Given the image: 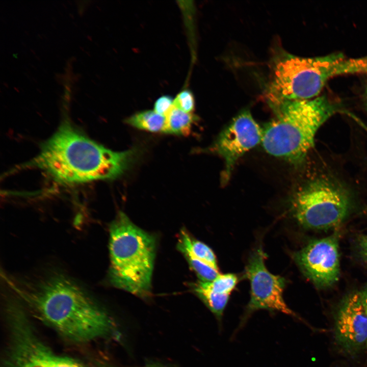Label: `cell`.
<instances>
[{
  "label": "cell",
  "mask_w": 367,
  "mask_h": 367,
  "mask_svg": "<svg viewBox=\"0 0 367 367\" xmlns=\"http://www.w3.org/2000/svg\"><path fill=\"white\" fill-rule=\"evenodd\" d=\"M137 150L106 148L63 123L42 145L32 164L57 181L77 184L115 179L134 163Z\"/></svg>",
  "instance_id": "6da1fadb"
},
{
  "label": "cell",
  "mask_w": 367,
  "mask_h": 367,
  "mask_svg": "<svg viewBox=\"0 0 367 367\" xmlns=\"http://www.w3.org/2000/svg\"><path fill=\"white\" fill-rule=\"evenodd\" d=\"M11 285L46 322L69 338L88 341L112 332L108 314L63 275L53 274L23 287Z\"/></svg>",
  "instance_id": "7a4b0ae2"
},
{
  "label": "cell",
  "mask_w": 367,
  "mask_h": 367,
  "mask_svg": "<svg viewBox=\"0 0 367 367\" xmlns=\"http://www.w3.org/2000/svg\"><path fill=\"white\" fill-rule=\"evenodd\" d=\"M271 106L276 115L263 129V148L268 153L295 164L304 159L314 145L317 131L337 110L325 96Z\"/></svg>",
  "instance_id": "3957f363"
},
{
  "label": "cell",
  "mask_w": 367,
  "mask_h": 367,
  "mask_svg": "<svg viewBox=\"0 0 367 367\" xmlns=\"http://www.w3.org/2000/svg\"><path fill=\"white\" fill-rule=\"evenodd\" d=\"M359 73H367V57L348 58L341 53L314 58L285 55L275 64L268 99L271 106L312 99L331 77Z\"/></svg>",
  "instance_id": "277c9868"
},
{
  "label": "cell",
  "mask_w": 367,
  "mask_h": 367,
  "mask_svg": "<svg viewBox=\"0 0 367 367\" xmlns=\"http://www.w3.org/2000/svg\"><path fill=\"white\" fill-rule=\"evenodd\" d=\"M109 241L110 283L146 299L150 295L156 247L154 237L120 212L111 223Z\"/></svg>",
  "instance_id": "5b68a950"
},
{
  "label": "cell",
  "mask_w": 367,
  "mask_h": 367,
  "mask_svg": "<svg viewBox=\"0 0 367 367\" xmlns=\"http://www.w3.org/2000/svg\"><path fill=\"white\" fill-rule=\"evenodd\" d=\"M347 192L334 181L320 177L303 186L292 199L293 216L306 228L335 227L347 217L350 208Z\"/></svg>",
  "instance_id": "8992f818"
},
{
  "label": "cell",
  "mask_w": 367,
  "mask_h": 367,
  "mask_svg": "<svg viewBox=\"0 0 367 367\" xmlns=\"http://www.w3.org/2000/svg\"><path fill=\"white\" fill-rule=\"evenodd\" d=\"M266 254L261 247L251 255L245 270L250 283V299L241 317L237 330L246 324L255 311L265 309L297 317L284 301V279L270 273L265 264Z\"/></svg>",
  "instance_id": "52a82bcc"
},
{
  "label": "cell",
  "mask_w": 367,
  "mask_h": 367,
  "mask_svg": "<svg viewBox=\"0 0 367 367\" xmlns=\"http://www.w3.org/2000/svg\"><path fill=\"white\" fill-rule=\"evenodd\" d=\"M12 316V343L5 367H90L57 354L37 337L19 312Z\"/></svg>",
  "instance_id": "ba28073f"
},
{
  "label": "cell",
  "mask_w": 367,
  "mask_h": 367,
  "mask_svg": "<svg viewBox=\"0 0 367 367\" xmlns=\"http://www.w3.org/2000/svg\"><path fill=\"white\" fill-rule=\"evenodd\" d=\"M262 137L263 129L249 111L238 115L222 131L209 150L224 161L222 184L227 182L239 159L261 142Z\"/></svg>",
  "instance_id": "9c48e42d"
},
{
  "label": "cell",
  "mask_w": 367,
  "mask_h": 367,
  "mask_svg": "<svg viewBox=\"0 0 367 367\" xmlns=\"http://www.w3.org/2000/svg\"><path fill=\"white\" fill-rule=\"evenodd\" d=\"M294 258L302 272L318 287L330 286L338 279V244L334 235L310 242L295 253Z\"/></svg>",
  "instance_id": "30bf717a"
},
{
  "label": "cell",
  "mask_w": 367,
  "mask_h": 367,
  "mask_svg": "<svg viewBox=\"0 0 367 367\" xmlns=\"http://www.w3.org/2000/svg\"><path fill=\"white\" fill-rule=\"evenodd\" d=\"M336 335L338 341L347 347L367 346V313L359 293L350 295L339 308Z\"/></svg>",
  "instance_id": "8fae6325"
},
{
  "label": "cell",
  "mask_w": 367,
  "mask_h": 367,
  "mask_svg": "<svg viewBox=\"0 0 367 367\" xmlns=\"http://www.w3.org/2000/svg\"><path fill=\"white\" fill-rule=\"evenodd\" d=\"M193 289L220 325L230 295L217 293L207 288L204 282L200 280L193 284Z\"/></svg>",
  "instance_id": "7c38bea8"
},
{
  "label": "cell",
  "mask_w": 367,
  "mask_h": 367,
  "mask_svg": "<svg viewBox=\"0 0 367 367\" xmlns=\"http://www.w3.org/2000/svg\"><path fill=\"white\" fill-rule=\"evenodd\" d=\"M197 118L192 113H188L173 107L166 116L164 133L179 136H188Z\"/></svg>",
  "instance_id": "4fadbf2b"
},
{
  "label": "cell",
  "mask_w": 367,
  "mask_h": 367,
  "mask_svg": "<svg viewBox=\"0 0 367 367\" xmlns=\"http://www.w3.org/2000/svg\"><path fill=\"white\" fill-rule=\"evenodd\" d=\"M127 124L137 128L150 132L164 133L166 125V117L154 110L138 112L126 120Z\"/></svg>",
  "instance_id": "5bb4252c"
},
{
  "label": "cell",
  "mask_w": 367,
  "mask_h": 367,
  "mask_svg": "<svg viewBox=\"0 0 367 367\" xmlns=\"http://www.w3.org/2000/svg\"><path fill=\"white\" fill-rule=\"evenodd\" d=\"M178 249L182 252L192 269L195 271L200 281H212L219 275V270L194 257L185 247L177 245Z\"/></svg>",
  "instance_id": "9a60e30c"
},
{
  "label": "cell",
  "mask_w": 367,
  "mask_h": 367,
  "mask_svg": "<svg viewBox=\"0 0 367 367\" xmlns=\"http://www.w3.org/2000/svg\"><path fill=\"white\" fill-rule=\"evenodd\" d=\"M237 282L238 277L236 275L228 273L219 274L213 281L204 283L207 288L217 293L230 295L235 288Z\"/></svg>",
  "instance_id": "2e32d148"
},
{
  "label": "cell",
  "mask_w": 367,
  "mask_h": 367,
  "mask_svg": "<svg viewBox=\"0 0 367 367\" xmlns=\"http://www.w3.org/2000/svg\"><path fill=\"white\" fill-rule=\"evenodd\" d=\"M173 106L182 111L192 113L195 107V99L192 92L188 89L180 91L174 99Z\"/></svg>",
  "instance_id": "e0dca14e"
},
{
  "label": "cell",
  "mask_w": 367,
  "mask_h": 367,
  "mask_svg": "<svg viewBox=\"0 0 367 367\" xmlns=\"http://www.w3.org/2000/svg\"><path fill=\"white\" fill-rule=\"evenodd\" d=\"M174 99L169 95H162L159 97L154 104V111L166 117L173 107Z\"/></svg>",
  "instance_id": "ac0fdd59"
},
{
  "label": "cell",
  "mask_w": 367,
  "mask_h": 367,
  "mask_svg": "<svg viewBox=\"0 0 367 367\" xmlns=\"http://www.w3.org/2000/svg\"><path fill=\"white\" fill-rule=\"evenodd\" d=\"M359 243L361 252L367 258V235H362L359 239Z\"/></svg>",
  "instance_id": "d6986e66"
},
{
  "label": "cell",
  "mask_w": 367,
  "mask_h": 367,
  "mask_svg": "<svg viewBox=\"0 0 367 367\" xmlns=\"http://www.w3.org/2000/svg\"><path fill=\"white\" fill-rule=\"evenodd\" d=\"M142 367H174L171 364L159 361H151L145 363Z\"/></svg>",
  "instance_id": "ffe728a7"
},
{
  "label": "cell",
  "mask_w": 367,
  "mask_h": 367,
  "mask_svg": "<svg viewBox=\"0 0 367 367\" xmlns=\"http://www.w3.org/2000/svg\"><path fill=\"white\" fill-rule=\"evenodd\" d=\"M359 293L367 313V285Z\"/></svg>",
  "instance_id": "44dd1931"
},
{
  "label": "cell",
  "mask_w": 367,
  "mask_h": 367,
  "mask_svg": "<svg viewBox=\"0 0 367 367\" xmlns=\"http://www.w3.org/2000/svg\"><path fill=\"white\" fill-rule=\"evenodd\" d=\"M64 87H65V89L66 90H67V91H68V92H70V93L71 92V90L70 87L69 86H68L67 85H66V84H64Z\"/></svg>",
  "instance_id": "7402d4cb"
}]
</instances>
